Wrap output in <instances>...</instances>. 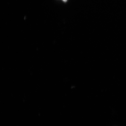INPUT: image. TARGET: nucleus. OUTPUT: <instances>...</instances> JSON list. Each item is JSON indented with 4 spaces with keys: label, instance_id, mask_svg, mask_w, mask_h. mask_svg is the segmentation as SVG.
<instances>
[{
    "label": "nucleus",
    "instance_id": "obj_1",
    "mask_svg": "<svg viewBox=\"0 0 126 126\" xmlns=\"http://www.w3.org/2000/svg\"><path fill=\"white\" fill-rule=\"evenodd\" d=\"M63 1H64V2H66L67 0H63Z\"/></svg>",
    "mask_w": 126,
    "mask_h": 126
}]
</instances>
